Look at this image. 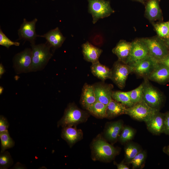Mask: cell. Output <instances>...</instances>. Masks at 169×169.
Listing matches in <instances>:
<instances>
[{"mask_svg": "<svg viewBox=\"0 0 169 169\" xmlns=\"http://www.w3.org/2000/svg\"><path fill=\"white\" fill-rule=\"evenodd\" d=\"M91 149L92 158L94 161L110 162L119 153L116 148L107 142L100 136L93 141Z\"/></svg>", "mask_w": 169, "mask_h": 169, "instance_id": "obj_1", "label": "cell"}, {"mask_svg": "<svg viewBox=\"0 0 169 169\" xmlns=\"http://www.w3.org/2000/svg\"><path fill=\"white\" fill-rule=\"evenodd\" d=\"M32 51V64L30 72L43 69L52 56L50 52L51 46L47 42L37 45L31 44Z\"/></svg>", "mask_w": 169, "mask_h": 169, "instance_id": "obj_2", "label": "cell"}, {"mask_svg": "<svg viewBox=\"0 0 169 169\" xmlns=\"http://www.w3.org/2000/svg\"><path fill=\"white\" fill-rule=\"evenodd\" d=\"M88 115L74 104H69L65 110L64 114L58 121V127L62 128L67 126H75L86 121Z\"/></svg>", "mask_w": 169, "mask_h": 169, "instance_id": "obj_3", "label": "cell"}, {"mask_svg": "<svg viewBox=\"0 0 169 169\" xmlns=\"http://www.w3.org/2000/svg\"><path fill=\"white\" fill-rule=\"evenodd\" d=\"M144 79L142 100L151 107L160 110L164 101L163 95L147 78Z\"/></svg>", "mask_w": 169, "mask_h": 169, "instance_id": "obj_4", "label": "cell"}, {"mask_svg": "<svg viewBox=\"0 0 169 169\" xmlns=\"http://www.w3.org/2000/svg\"><path fill=\"white\" fill-rule=\"evenodd\" d=\"M142 39L147 46L149 56L157 62L169 53V50L163 38L157 36Z\"/></svg>", "mask_w": 169, "mask_h": 169, "instance_id": "obj_5", "label": "cell"}, {"mask_svg": "<svg viewBox=\"0 0 169 169\" xmlns=\"http://www.w3.org/2000/svg\"><path fill=\"white\" fill-rule=\"evenodd\" d=\"M88 12L92 15L93 24L99 19L107 17L115 12L109 0H88Z\"/></svg>", "mask_w": 169, "mask_h": 169, "instance_id": "obj_6", "label": "cell"}, {"mask_svg": "<svg viewBox=\"0 0 169 169\" xmlns=\"http://www.w3.org/2000/svg\"><path fill=\"white\" fill-rule=\"evenodd\" d=\"M159 110L151 107L142 100L127 107L126 115L137 120L146 122Z\"/></svg>", "mask_w": 169, "mask_h": 169, "instance_id": "obj_7", "label": "cell"}, {"mask_svg": "<svg viewBox=\"0 0 169 169\" xmlns=\"http://www.w3.org/2000/svg\"><path fill=\"white\" fill-rule=\"evenodd\" d=\"M111 70L110 79L120 89L125 87L129 74L133 72L131 66L118 60L115 62Z\"/></svg>", "mask_w": 169, "mask_h": 169, "instance_id": "obj_8", "label": "cell"}, {"mask_svg": "<svg viewBox=\"0 0 169 169\" xmlns=\"http://www.w3.org/2000/svg\"><path fill=\"white\" fill-rule=\"evenodd\" d=\"M32 49L26 48L14 57L13 67L18 74L30 72L32 64Z\"/></svg>", "mask_w": 169, "mask_h": 169, "instance_id": "obj_9", "label": "cell"}, {"mask_svg": "<svg viewBox=\"0 0 169 169\" xmlns=\"http://www.w3.org/2000/svg\"><path fill=\"white\" fill-rule=\"evenodd\" d=\"M148 56V49L142 39H135L131 42L130 54L126 64L132 66Z\"/></svg>", "mask_w": 169, "mask_h": 169, "instance_id": "obj_10", "label": "cell"}, {"mask_svg": "<svg viewBox=\"0 0 169 169\" xmlns=\"http://www.w3.org/2000/svg\"><path fill=\"white\" fill-rule=\"evenodd\" d=\"M37 21L36 18L31 21H28L24 18L18 30L19 38L28 41L31 44H35L36 38L39 36L37 34L35 31V25Z\"/></svg>", "mask_w": 169, "mask_h": 169, "instance_id": "obj_11", "label": "cell"}, {"mask_svg": "<svg viewBox=\"0 0 169 169\" xmlns=\"http://www.w3.org/2000/svg\"><path fill=\"white\" fill-rule=\"evenodd\" d=\"M157 61L148 56L132 66L133 72L143 78H147L154 68Z\"/></svg>", "mask_w": 169, "mask_h": 169, "instance_id": "obj_12", "label": "cell"}, {"mask_svg": "<svg viewBox=\"0 0 169 169\" xmlns=\"http://www.w3.org/2000/svg\"><path fill=\"white\" fill-rule=\"evenodd\" d=\"M93 85L96 101L107 105L112 99L113 85L103 82L96 83Z\"/></svg>", "mask_w": 169, "mask_h": 169, "instance_id": "obj_13", "label": "cell"}, {"mask_svg": "<svg viewBox=\"0 0 169 169\" xmlns=\"http://www.w3.org/2000/svg\"><path fill=\"white\" fill-rule=\"evenodd\" d=\"M147 78L160 84H166L169 82V68L157 62L154 69Z\"/></svg>", "mask_w": 169, "mask_h": 169, "instance_id": "obj_14", "label": "cell"}, {"mask_svg": "<svg viewBox=\"0 0 169 169\" xmlns=\"http://www.w3.org/2000/svg\"><path fill=\"white\" fill-rule=\"evenodd\" d=\"M164 113L157 111L149 119L145 122L148 130L156 135L163 133Z\"/></svg>", "mask_w": 169, "mask_h": 169, "instance_id": "obj_15", "label": "cell"}, {"mask_svg": "<svg viewBox=\"0 0 169 169\" xmlns=\"http://www.w3.org/2000/svg\"><path fill=\"white\" fill-rule=\"evenodd\" d=\"M74 126H67L63 127L61 133L62 138L70 146H72L83 138L82 131L77 129Z\"/></svg>", "mask_w": 169, "mask_h": 169, "instance_id": "obj_16", "label": "cell"}, {"mask_svg": "<svg viewBox=\"0 0 169 169\" xmlns=\"http://www.w3.org/2000/svg\"><path fill=\"white\" fill-rule=\"evenodd\" d=\"M124 126L122 120L108 123L105 127L104 135L105 138L112 143H114L118 139Z\"/></svg>", "mask_w": 169, "mask_h": 169, "instance_id": "obj_17", "label": "cell"}, {"mask_svg": "<svg viewBox=\"0 0 169 169\" xmlns=\"http://www.w3.org/2000/svg\"><path fill=\"white\" fill-rule=\"evenodd\" d=\"M145 15L151 21L162 19V13L159 6V0H147L146 4Z\"/></svg>", "mask_w": 169, "mask_h": 169, "instance_id": "obj_18", "label": "cell"}, {"mask_svg": "<svg viewBox=\"0 0 169 169\" xmlns=\"http://www.w3.org/2000/svg\"><path fill=\"white\" fill-rule=\"evenodd\" d=\"M82 52L84 60L92 64L99 61L102 50L87 41L82 45Z\"/></svg>", "mask_w": 169, "mask_h": 169, "instance_id": "obj_19", "label": "cell"}, {"mask_svg": "<svg viewBox=\"0 0 169 169\" xmlns=\"http://www.w3.org/2000/svg\"><path fill=\"white\" fill-rule=\"evenodd\" d=\"M131 42L124 40H120L112 49V52L116 55L118 60L127 63L131 48Z\"/></svg>", "mask_w": 169, "mask_h": 169, "instance_id": "obj_20", "label": "cell"}, {"mask_svg": "<svg viewBox=\"0 0 169 169\" xmlns=\"http://www.w3.org/2000/svg\"><path fill=\"white\" fill-rule=\"evenodd\" d=\"M39 36L45 38L51 47L55 49L60 47L65 39L58 27Z\"/></svg>", "mask_w": 169, "mask_h": 169, "instance_id": "obj_21", "label": "cell"}, {"mask_svg": "<svg viewBox=\"0 0 169 169\" xmlns=\"http://www.w3.org/2000/svg\"><path fill=\"white\" fill-rule=\"evenodd\" d=\"M96 101L93 85L85 83L82 88L80 102L86 109Z\"/></svg>", "mask_w": 169, "mask_h": 169, "instance_id": "obj_22", "label": "cell"}, {"mask_svg": "<svg viewBox=\"0 0 169 169\" xmlns=\"http://www.w3.org/2000/svg\"><path fill=\"white\" fill-rule=\"evenodd\" d=\"M127 107L121 103L112 99L107 105L106 118H111L121 115L126 114Z\"/></svg>", "mask_w": 169, "mask_h": 169, "instance_id": "obj_23", "label": "cell"}, {"mask_svg": "<svg viewBox=\"0 0 169 169\" xmlns=\"http://www.w3.org/2000/svg\"><path fill=\"white\" fill-rule=\"evenodd\" d=\"M90 68L92 74L102 81H104L107 79H110L111 69L101 64L99 61L92 64Z\"/></svg>", "mask_w": 169, "mask_h": 169, "instance_id": "obj_24", "label": "cell"}, {"mask_svg": "<svg viewBox=\"0 0 169 169\" xmlns=\"http://www.w3.org/2000/svg\"><path fill=\"white\" fill-rule=\"evenodd\" d=\"M107 105L98 101H95L89 106L87 110L95 116L103 118L106 117Z\"/></svg>", "mask_w": 169, "mask_h": 169, "instance_id": "obj_25", "label": "cell"}, {"mask_svg": "<svg viewBox=\"0 0 169 169\" xmlns=\"http://www.w3.org/2000/svg\"><path fill=\"white\" fill-rule=\"evenodd\" d=\"M125 164L130 162L142 150L140 146L135 143L129 142L125 147Z\"/></svg>", "mask_w": 169, "mask_h": 169, "instance_id": "obj_26", "label": "cell"}, {"mask_svg": "<svg viewBox=\"0 0 169 169\" xmlns=\"http://www.w3.org/2000/svg\"><path fill=\"white\" fill-rule=\"evenodd\" d=\"M112 97L113 99L121 103L127 107L134 105L131 101L128 91H113Z\"/></svg>", "mask_w": 169, "mask_h": 169, "instance_id": "obj_27", "label": "cell"}, {"mask_svg": "<svg viewBox=\"0 0 169 169\" xmlns=\"http://www.w3.org/2000/svg\"><path fill=\"white\" fill-rule=\"evenodd\" d=\"M0 139L1 142V151L3 152L8 149L13 147L15 142L10 137L8 131L0 133Z\"/></svg>", "mask_w": 169, "mask_h": 169, "instance_id": "obj_28", "label": "cell"}, {"mask_svg": "<svg viewBox=\"0 0 169 169\" xmlns=\"http://www.w3.org/2000/svg\"><path fill=\"white\" fill-rule=\"evenodd\" d=\"M135 133V130L133 128L124 126L118 139L121 143H125L133 138Z\"/></svg>", "mask_w": 169, "mask_h": 169, "instance_id": "obj_29", "label": "cell"}, {"mask_svg": "<svg viewBox=\"0 0 169 169\" xmlns=\"http://www.w3.org/2000/svg\"><path fill=\"white\" fill-rule=\"evenodd\" d=\"M143 86V82L135 89L128 91L131 101L134 104L142 100Z\"/></svg>", "mask_w": 169, "mask_h": 169, "instance_id": "obj_30", "label": "cell"}, {"mask_svg": "<svg viewBox=\"0 0 169 169\" xmlns=\"http://www.w3.org/2000/svg\"><path fill=\"white\" fill-rule=\"evenodd\" d=\"M153 26L158 37L162 38L169 37V28L167 22L154 23Z\"/></svg>", "mask_w": 169, "mask_h": 169, "instance_id": "obj_31", "label": "cell"}, {"mask_svg": "<svg viewBox=\"0 0 169 169\" xmlns=\"http://www.w3.org/2000/svg\"><path fill=\"white\" fill-rule=\"evenodd\" d=\"M13 163L11 156L8 151L1 152L0 154V168L8 169Z\"/></svg>", "mask_w": 169, "mask_h": 169, "instance_id": "obj_32", "label": "cell"}, {"mask_svg": "<svg viewBox=\"0 0 169 169\" xmlns=\"http://www.w3.org/2000/svg\"><path fill=\"white\" fill-rule=\"evenodd\" d=\"M146 152L142 150L140 151L130 162L133 169L140 168L144 164L146 158Z\"/></svg>", "mask_w": 169, "mask_h": 169, "instance_id": "obj_33", "label": "cell"}, {"mask_svg": "<svg viewBox=\"0 0 169 169\" xmlns=\"http://www.w3.org/2000/svg\"><path fill=\"white\" fill-rule=\"evenodd\" d=\"M0 45L8 49L12 45L18 46L20 43L11 40L0 29Z\"/></svg>", "mask_w": 169, "mask_h": 169, "instance_id": "obj_34", "label": "cell"}, {"mask_svg": "<svg viewBox=\"0 0 169 169\" xmlns=\"http://www.w3.org/2000/svg\"><path fill=\"white\" fill-rule=\"evenodd\" d=\"M9 124L7 119L3 115L0 116V133L8 131Z\"/></svg>", "mask_w": 169, "mask_h": 169, "instance_id": "obj_35", "label": "cell"}, {"mask_svg": "<svg viewBox=\"0 0 169 169\" xmlns=\"http://www.w3.org/2000/svg\"><path fill=\"white\" fill-rule=\"evenodd\" d=\"M163 133L169 135V111L164 113V127Z\"/></svg>", "mask_w": 169, "mask_h": 169, "instance_id": "obj_36", "label": "cell"}, {"mask_svg": "<svg viewBox=\"0 0 169 169\" xmlns=\"http://www.w3.org/2000/svg\"><path fill=\"white\" fill-rule=\"evenodd\" d=\"M157 62L161 63L169 68V53L165 58Z\"/></svg>", "mask_w": 169, "mask_h": 169, "instance_id": "obj_37", "label": "cell"}, {"mask_svg": "<svg viewBox=\"0 0 169 169\" xmlns=\"http://www.w3.org/2000/svg\"><path fill=\"white\" fill-rule=\"evenodd\" d=\"M123 161L119 164H116V165L118 169H129V167L125 164Z\"/></svg>", "mask_w": 169, "mask_h": 169, "instance_id": "obj_38", "label": "cell"}, {"mask_svg": "<svg viewBox=\"0 0 169 169\" xmlns=\"http://www.w3.org/2000/svg\"><path fill=\"white\" fill-rule=\"evenodd\" d=\"M162 151L169 156V145L164 147L162 149Z\"/></svg>", "mask_w": 169, "mask_h": 169, "instance_id": "obj_39", "label": "cell"}, {"mask_svg": "<svg viewBox=\"0 0 169 169\" xmlns=\"http://www.w3.org/2000/svg\"><path fill=\"white\" fill-rule=\"evenodd\" d=\"M5 72V69L2 64H0V77L1 78L2 75Z\"/></svg>", "mask_w": 169, "mask_h": 169, "instance_id": "obj_40", "label": "cell"}, {"mask_svg": "<svg viewBox=\"0 0 169 169\" xmlns=\"http://www.w3.org/2000/svg\"><path fill=\"white\" fill-rule=\"evenodd\" d=\"M163 39L165 43V44H166L167 48L169 50V37L167 38H163Z\"/></svg>", "mask_w": 169, "mask_h": 169, "instance_id": "obj_41", "label": "cell"}, {"mask_svg": "<svg viewBox=\"0 0 169 169\" xmlns=\"http://www.w3.org/2000/svg\"><path fill=\"white\" fill-rule=\"evenodd\" d=\"M133 0L140 2L143 4H144L145 3L144 0Z\"/></svg>", "mask_w": 169, "mask_h": 169, "instance_id": "obj_42", "label": "cell"}, {"mask_svg": "<svg viewBox=\"0 0 169 169\" xmlns=\"http://www.w3.org/2000/svg\"><path fill=\"white\" fill-rule=\"evenodd\" d=\"M4 89L2 86L0 87V94L1 95L3 93Z\"/></svg>", "mask_w": 169, "mask_h": 169, "instance_id": "obj_43", "label": "cell"}, {"mask_svg": "<svg viewBox=\"0 0 169 169\" xmlns=\"http://www.w3.org/2000/svg\"><path fill=\"white\" fill-rule=\"evenodd\" d=\"M169 28V20L167 22Z\"/></svg>", "mask_w": 169, "mask_h": 169, "instance_id": "obj_44", "label": "cell"}, {"mask_svg": "<svg viewBox=\"0 0 169 169\" xmlns=\"http://www.w3.org/2000/svg\"></svg>", "mask_w": 169, "mask_h": 169, "instance_id": "obj_45", "label": "cell"}]
</instances>
